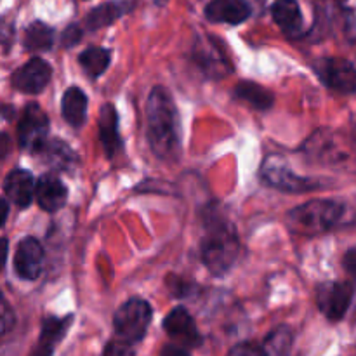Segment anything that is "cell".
Returning <instances> with one entry per match:
<instances>
[{
  "instance_id": "26",
  "label": "cell",
  "mask_w": 356,
  "mask_h": 356,
  "mask_svg": "<svg viewBox=\"0 0 356 356\" xmlns=\"http://www.w3.org/2000/svg\"><path fill=\"white\" fill-rule=\"evenodd\" d=\"M82 40V28L79 24H70L65 31H63V37H61V45L63 47L70 49L73 45H76L79 42Z\"/></svg>"
},
{
  "instance_id": "17",
  "label": "cell",
  "mask_w": 356,
  "mask_h": 356,
  "mask_svg": "<svg viewBox=\"0 0 356 356\" xmlns=\"http://www.w3.org/2000/svg\"><path fill=\"white\" fill-rule=\"evenodd\" d=\"M132 7H134V2H131V0H113V2L101 3V6L94 7L86 16V26L89 30H99V28L110 26L118 17L132 10Z\"/></svg>"
},
{
  "instance_id": "10",
  "label": "cell",
  "mask_w": 356,
  "mask_h": 356,
  "mask_svg": "<svg viewBox=\"0 0 356 356\" xmlns=\"http://www.w3.org/2000/svg\"><path fill=\"white\" fill-rule=\"evenodd\" d=\"M261 179L270 186L280 191H289V193H302V191H312L320 188L318 181L298 176L289 167L278 162H271V160H268L261 169Z\"/></svg>"
},
{
  "instance_id": "21",
  "label": "cell",
  "mask_w": 356,
  "mask_h": 356,
  "mask_svg": "<svg viewBox=\"0 0 356 356\" xmlns=\"http://www.w3.org/2000/svg\"><path fill=\"white\" fill-rule=\"evenodd\" d=\"M37 153H40L45 163L52 165L54 169L72 170L76 165L75 152L61 139H47Z\"/></svg>"
},
{
  "instance_id": "6",
  "label": "cell",
  "mask_w": 356,
  "mask_h": 356,
  "mask_svg": "<svg viewBox=\"0 0 356 356\" xmlns=\"http://www.w3.org/2000/svg\"><path fill=\"white\" fill-rule=\"evenodd\" d=\"M315 73L325 87L339 94L356 92V68L344 58H322L315 61Z\"/></svg>"
},
{
  "instance_id": "18",
  "label": "cell",
  "mask_w": 356,
  "mask_h": 356,
  "mask_svg": "<svg viewBox=\"0 0 356 356\" xmlns=\"http://www.w3.org/2000/svg\"><path fill=\"white\" fill-rule=\"evenodd\" d=\"M73 322V316H47L42 322V332L40 339H38V355H51L56 350L59 343L63 341V337L68 332L70 325Z\"/></svg>"
},
{
  "instance_id": "1",
  "label": "cell",
  "mask_w": 356,
  "mask_h": 356,
  "mask_svg": "<svg viewBox=\"0 0 356 356\" xmlns=\"http://www.w3.org/2000/svg\"><path fill=\"white\" fill-rule=\"evenodd\" d=\"M148 141L160 160H176L179 156V117L169 90L153 87L148 97Z\"/></svg>"
},
{
  "instance_id": "27",
  "label": "cell",
  "mask_w": 356,
  "mask_h": 356,
  "mask_svg": "<svg viewBox=\"0 0 356 356\" xmlns=\"http://www.w3.org/2000/svg\"><path fill=\"white\" fill-rule=\"evenodd\" d=\"M229 353L232 355H266L264 353L263 346H259V344L256 343H242L238 344V346L233 348Z\"/></svg>"
},
{
  "instance_id": "29",
  "label": "cell",
  "mask_w": 356,
  "mask_h": 356,
  "mask_svg": "<svg viewBox=\"0 0 356 356\" xmlns=\"http://www.w3.org/2000/svg\"><path fill=\"white\" fill-rule=\"evenodd\" d=\"M129 353H132L131 344L122 343L120 339L113 341V343H110L106 348H104V355H129Z\"/></svg>"
},
{
  "instance_id": "5",
  "label": "cell",
  "mask_w": 356,
  "mask_h": 356,
  "mask_svg": "<svg viewBox=\"0 0 356 356\" xmlns=\"http://www.w3.org/2000/svg\"><path fill=\"white\" fill-rule=\"evenodd\" d=\"M353 282H325L316 287V305L330 322H339L350 312L355 298Z\"/></svg>"
},
{
  "instance_id": "22",
  "label": "cell",
  "mask_w": 356,
  "mask_h": 356,
  "mask_svg": "<svg viewBox=\"0 0 356 356\" xmlns=\"http://www.w3.org/2000/svg\"><path fill=\"white\" fill-rule=\"evenodd\" d=\"M233 94H235L236 99L245 101L256 110H270L275 103L273 94L266 87L259 86L256 82H238Z\"/></svg>"
},
{
  "instance_id": "19",
  "label": "cell",
  "mask_w": 356,
  "mask_h": 356,
  "mask_svg": "<svg viewBox=\"0 0 356 356\" xmlns=\"http://www.w3.org/2000/svg\"><path fill=\"white\" fill-rule=\"evenodd\" d=\"M99 138L106 156H115L120 149L122 141L118 136V113L113 104H103L99 111Z\"/></svg>"
},
{
  "instance_id": "8",
  "label": "cell",
  "mask_w": 356,
  "mask_h": 356,
  "mask_svg": "<svg viewBox=\"0 0 356 356\" xmlns=\"http://www.w3.org/2000/svg\"><path fill=\"white\" fill-rule=\"evenodd\" d=\"M191 56H193V61L202 68V72L211 79H222L233 72L232 63L226 58L221 45L209 35L197 38Z\"/></svg>"
},
{
  "instance_id": "33",
  "label": "cell",
  "mask_w": 356,
  "mask_h": 356,
  "mask_svg": "<svg viewBox=\"0 0 356 356\" xmlns=\"http://www.w3.org/2000/svg\"><path fill=\"white\" fill-rule=\"evenodd\" d=\"M167 2H169V0H155L156 6H163V3H167Z\"/></svg>"
},
{
  "instance_id": "3",
  "label": "cell",
  "mask_w": 356,
  "mask_h": 356,
  "mask_svg": "<svg viewBox=\"0 0 356 356\" xmlns=\"http://www.w3.org/2000/svg\"><path fill=\"white\" fill-rule=\"evenodd\" d=\"M205 228L207 232L202 240V261L212 275L221 277L235 266L242 245L235 226L222 216H209Z\"/></svg>"
},
{
  "instance_id": "34",
  "label": "cell",
  "mask_w": 356,
  "mask_h": 356,
  "mask_svg": "<svg viewBox=\"0 0 356 356\" xmlns=\"http://www.w3.org/2000/svg\"><path fill=\"white\" fill-rule=\"evenodd\" d=\"M332 2H336V3H346L348 0H332Z\"/></svg>"
},
{
  "instance_id": "20",
  "label": "cell",
  "mask_w": 356,
  "mask_h": 356,
  "mask_svg": "<svg viewBox=\"0 0 356 356\" xmlns=\"http://www.w3.org/2000/svg\"><path fill=\"white\" fill-rule=\"evenodd\" d=\"M61 113L66 124L79 129L86 124L87 118V96L80 87H70L65 90L61 101Z\"/></svg>"
},
{
  "instance_id": "4",
  "label": "cell",
  "mask_w": 356,
  "mask_h": 356,
  "mask_svg": "<svg viewBox=\"0 0 356 356\" xmlns=\"http://www.w3.org/2000/svg\"><path fill=\"white\" fill-rule=\"evenodd\" d=\"M152 315L153 309L148 302L139 298L129 299L115 313V334H117V337L122 343L131 344V346L139 343V341L145 339L146 332H148Z\"/></svg>"
},
{
  "instance_id": "25",
  "label": "cell",
  "mask_w": 356,
  "mask_h": 356,
  "mask_svg": "<svg viewBox=\"0 0 356 356\" xmlns=\"http://www.w3.org/2000/svg\"><path fill=\"white\" fill-rule=\"evenodd\" d=\"M292 332L287 327H278L261 344L266 355H284L291 350Z\"/></svg>"
},
{
  "instance_id": "2",
  "label": "cell",
  "mask_w": 356,
  "mask_h": 356,
  "mask_svg": "<svg viewBox=\"0 0 356 356\" xmlns=\"http://www.w3.org/2000/svg\"><path fill=\"white\" fill-rule=\"evenodd\" d=\"M353 209L336 200H312L292 209L287 214L289 228L299 235L313 236L336 232L355 225Z\"/></svg>"
},
{
  "instance_id": "32",
  "label": "cell",
  "mask_w": 356,
  "mask_h": 356,
  "mask_svg": "<svg viewBox=\"0 0 356 356\" xmlns=\"http://www.w3.org/2000/svg\"><path fill=\"white\" fill-rule=\"evenodd\" d=\"M7 214H9V204H7L3 198H0V226L6 222L7 219Z\"/></svg>"
},
{
  "instance_id": "15",
  "label": "cell",
  "mask_w": 356,
  "mask_h": 356,
  "mask_svg": "<svg viewBox=\"0 0 356 356\" xmlns=\"http://www.w3.org/2000/svg\"><path fill=\"white\" fill-rule=\"evenodd\" d=\"M68 190L59 177L52 174H44L35 184V198H37L40 209L45 212H56L65 205Z\"/></svg>"
},
{
  "instance_id": "16",
  "label": "cell",
  "mask_w": 356,
  "mask_h": 356,
  "mask_svg": "<svg viewBox=\"0 0 356 356\" xmlns=\"http://www.w3.org/2000/svg\"><path fill=\"white\" fill-rule=\"evenodd\" d=\"M3 191L13 204L21 209H26L35 197L33 176L23 169L13 170L3 183Z\"/></svg>"
},
{
  "instance_id": "31",
  "label": "cell",
  "mask_w": 356,
  "mask_h": 356,
  "mask_svg": "<svg viewBox=\"0 0 356 356\" xmlns=\"http://www.w3.org/2000/svg\"><path fill=\"white\" fill-rule=\"evenodd\" d=\"M7 250H9V245H7V240L6 238H0V271H2L3 264H6Z\"/></svg>"
},
{
  "instance_id": "9",
  "label": "cell",
  "mask_w": 356,
  "mask_h": 356,
  "mask_svg": "<svg viewBox=\"0 0 356 356\" xmlns=\"http://www.w3.org/2000/svg\"><path fill=\"white\" fill-rule=\"evenodd\" d=\"M163 330L172 339V344H177V346L184 348V350L200 346L202 341H204L200 332H198L193 316L183 306H177L165 316Z\"/></svg>"
},
{
  "instance_id": "23",
  "label": "cell",
  "mask_w": 356,
  "mask_h": 356,
  "mask_svg": "<svg viewBox=\"0 0 356 356\" xmlns=\"http://www.w3.org/2000/svg\"><path fill=\"white\" fill-rule=\"evenodd\" d=\"M23 44L26 51H49L54 44V30L42 21H33L24 30Z\"/></svg>"
},
{
  "instance_id": "12",
  "label": "cell",
  "mask_w": 356,
  "mask_h": 356,
  "mask_svg": "<svg viewBox=\"0 0 356 356\" xmlns=\"http://www.w3.org/2000/svg\"><path fill=\"white\" fill-rule=\"evenodd\" d=\"M44 268V249L33 236L21 240L14 254V270L23 280H37Z\"/></svg>"
},
{
  "instance_id": "30",
  "label": "cell",
  "mask_w": 356,
  "mask_h": 356,
  "mask_svg": "<svg viewBox=\"0 0 356 356\" xmlns=\"http://www.w3.org/2000/svg\"><path fill=\"white\" fill-rule=\"evenodd\" d=\"M10 149V138L7 134H3V132H0V159H3V156L9 153Z\"/></svg>"
},
{
  "instance_id": "13",
  "label": "cell",
  "mask_w": 356,
  "mask_h": 356,
  "mask_svg": "<svg viewBox=\"0 0 356 356\" xmlns=\"http://www.w3.org/2000/svg\"><path fill=\"white\" fill-rule=\"evenodd\" d=\"M271 16L285 37L299 38L305 33V17L298 0H277L271 6Z\"/></svg>"
},
{
  "instance_id": "24",
  "label": "cell",
  "mask_w": 356,
  "mask_h": 356,
  "mask_svg": "<svg viewBox=\"0 0 356 356\" xmlns=\"http://www.w3.org/2000/svg\"><path fill=\"white\" fill-rule=\"evenodd\" d=\"M110 59L111 52L104 47H89L79 56L80 66L90 79H97L99 75H103L110 65Z\"/></svg>"
},
{
  "instance_id": "14",
  "label": "cell",
  "mask_w": 356,
  "mask_h": 356,
  "mask_svg": "<svg viewBox=\"0 0 356 356\" xmlns=\"http://www.w3.org/2000/svg\"><path fill=\"white\" fill-rule=\"evenodd\" d=\"M205 16L212 23L240 24L250 16V6L247 0H211Z\"/></svg>"
},
{
  "instance_id": "7",
  "label": "cell",
  "mask_w": 356,
  "mask_h": 356,
  "mask_svg": "<svg viewBox=\"0 0 356 356\" xmlns=\"http://www.w3.org/2000/svg\"><path fill=\"white\" fill-rule=\"evenodd\" d=\"M49 118L38 104L30 103L21 115L17 125V141L21 148L37 153L47 141Z\"/></svg>"
},
{
  "instance_id": "11",
  "label": "cell",
  "mask_w": 356,
  "mask_h": 356,
  "mask_svg": "<svg viewBox=\"0 0 356 356\" xmlns=\"http://www.w3.org/2000/svg\"><path fill=\"white\" fill-rule=\"evenodd\" d=\"M52 75L51 66L47 61L40 58H31L30 61L24 63L19 70L13 73V82L14 89L21 90L24 94H38L40 90L45 89Z\"/></svg>"
},
{
  "instance_id": "28",
  "label": "cell",
  "mask_w": 356,
  "mask_h": 356,
  "mask_svg": "<svg viewBox=\"0 0 356 356\" xmlns=\"http://www.w3.org/2000/svg\"><path fill=\"white\" fill-rule=\"evenodd\" d=\"M343 266H344V270L351 275V278H353V284L356 287V249L348 250V252L344 254Z\"/></svg>"
}]
</instances>
